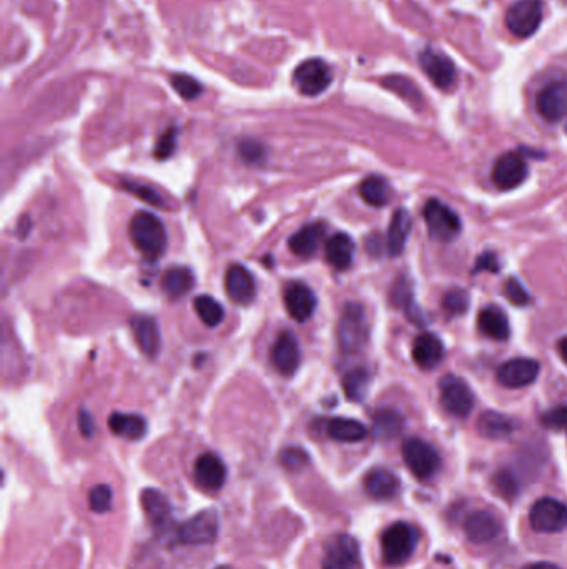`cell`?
<instances>
[{
    "instance_id": "5b68a950",
    "label": "cell",
    "mask_w": 567,
    "mask_h": 569,
    "mask_svg": "<svg viewBox=\"0 0 567 569\" xmlns=\"http://www.w3.org/2000/svg\"><path fill=\"white\" fill-rule=\"evenodd\" d=\"M439 398H441V405L449 415L462 420L471 415L475 407V397L471 388L456 375H446L441 378Z\"/></svg>"
},
{
    "instance_id": "9c48e42d",
    "label": "cell",
    "mask_w": 567,
    "mask_h": 569,
    "mask_svg": "<svg viewBox=\"0 0 567 569\" xmlns=\"http://www.w3.org/2000/svg\"><path fill=\"white\" fill-rule=\"evenodd\" d=\"M323 569H363L357 540L350 534H336L325 546Z\"/></svg>"
},
{
    "instance_id": "30bf717a",
    "label": "cell",
    "mask_w": 567,
    "mask_h": 569,
    "mask_svg": "<svg viewBox=\"0 0 567 569\" xmlns=\"http://www.w3.org/2000/svg\"><path fill=\"white\" fill-rule=\"evenodd\" d=\"M403 460L409 471L420 479L435 477L436 471L441 466L439 454L436 453L435 448L420 438H409L403 445Z\"/></svg>"
},
{
    "instance_id": "681fc988",
    "label": "cell",
    "mask_w": 567,
    "mask_h": 569,
    "mask_svg": "<svg viewBox=\"0 0 567 569\" xmlns=\"http://www.w3.org/2000/svg\"><path fill=\"white\" fill-rule=\"evenodd\" d=\"M524 569H561L557 565H553V563H546V561H542V563H532V565H529V566H526Z\"/></svg>"
},
{
    "instance_id": "3957f363",
    "label": "cell",
    "mask_w": 567,
    "mask_h": 569,
    "mask_svg": "<svg viewBox=\"0 0 567 569\" xmlns=\"http://www.w3.org/2000/svg\"><path fill=\"white\" fill-rule=\"evenodd\" d=\"M368 338V325L363 306L348 304L338 323V342L344 353H358Z\"/></svg>"
},
{
    "instance_id": "ab89813d",
    "label": "cell",
    "mask_w": 567,
    "mask_h": 569,
    "mask_svg": "<svg viewBox=\"0 0 567 569\" xmlns=\"http://www.w3.org/2000/svg\"><path fill=\"white\" fill-rule=\"evenodd\" d=\"M89 504L95 513H106L112 508V490L106 485H97L89 493Z\"/></svg>"
},
{
    "instance_id": "e0dca14e",
    "label": "cell",
    "mask_w": 567,
    "mask_h": 569,
    "mask_svg": "<svg viewBox=\"0 0 567 569\" xmlns=\"http://www.w3.org/2000/svg\"><path fill=\"white\" fill-rule=\"evenodd\" d=\"M283 298H285V306H287L288 315L300 323L310 320L317 310L318 300L315 291L300 281L290 283L285 290Z\"/></svg>"
},
{
    "instance_id": "f6af8a7d",
    "label": "cell",
    "mask_w": 567,
    "mask_h": 569,
    "mask_svg": "<svg viewBox=\"0 0 567 569\" xmlns=\"http://www.w3.org/2000/svg\"><path fill=\"white\" fill-rule=\"evenodd\" d=\"M542 423L553 430H563L567 428V407H557L555 410H549L542 416Z\"/></svg>"
},
{
    "instance_id": "816d5d0a",
    "label": "cell",
    "mask_w": 567,
    "mask_h": 569,
    "mask_svg": "<svg viewBox=\"0 0 567 569\" xmlns=\"http://www.w3.org/2000/svg\"><path fill=\"white\" fill-rule=\"evenodd\" d=\"M217 569H232V568H230V566H220V568H217Z\"/></svg>"
},
{
    "instance_id": "603a6c76",
    "label": "cell",
    "mask_w": 567,
    "mask_h": 569,
    "mask_svg": "<svg viewBox=\"0 0 567 569\" xmlns=\"http://www.w3.org/2000/svg\"><path fill=\"white\" fill-rule=\"evenodd\" d=\"M445 358V344L431 335L422 333L413 344V360L421 370H433Z\"/></svg>"
},
{
    "instance_id": "5bb4252c",
    "label": "cell",
    "mask_w": 567,
    "mask_h": 569,
    "mask_svg": "<svg viewBox=\"0 0 567 569\" xmlns=\"http://www.w3.org/2000/svg\"><path fill=\"white\" fill-rule=\"evenodd\" d=\"M270 360L283 376H291L296 373L302 361V353L298 340L291 331H281L278 335L277 342L270 352Z\"/></svg>"
},
{
    "instance_id": "bcb514c9",
    "label": "cell",
    "mask_w": 567,
    "mask_h": 569,
    "mask_svg": "<svg viewBox=\"0 0 567 569\" xmlns=\"http://www.w3.org/2000/svg\"><path fill=\"white\" fill-rule=\"evenodd\" d=\"M238 148H240V155L250 163H256L264 157V146L255 140H245L240 144Z\"/></svg>"
},
{
    "instance_id": "b9f144b4",
    "label": "cell",
    "mask_w": 567,
    "mask_h": 569,
    "mask_svg": "<svg viewBox=\"0 0 567 569\" xmlns=\"http://www.w3.org/2000/svg\"><path fill=\"white\" fill-rule=\"evenodd\" d=\"M504 295L506 298L513 304L517 306H524L531 302V295L528 290L521 285V281L516 279H508L504 283Z\"/></svg>"
},
{
    "instance_id": "7a4b0ae2",
    "label": "cell",
    "mask_w": 567,
    "mask_h": 569,
    "mask_svg": "<svg viewBox=\"0 0 567 569\" xmlns=\"http://www.w3.org/2000/svg\"><path fill=\"white\" fill-rule=\"evenodd\" d=\"M418 531L405 521L393 523L382 531V557L388 566H401L408 561L418 544Z\"/></svg>"
},
{
    "instance_id": "2e32d148",
    "label": "cell",
    "mask_w": 567,
    "mask_h": 569,
    "mask_svg": "<svg viewBox=\"0 0 567 569\" xmlns=\"http://www.w3.org/2000/svg\"><path fill=\"white\" fill-rule=\"evenodd\" d=\"M541 365L531 358H515L506 361L498 370V382L506 388H523L534 383L539 376Z\"/></svg>"
},
{
    "instance_id": "d590c367",
    "label": "cell",
    "mask_w": 567,
    "mask_h": 569,
    "mask_svg": "<svg viewBox=\"0 0 567 569\" xmlns=\"http://www.w3.org/2000/svg\"><path fill=\"white\" fill-rule=\"evenodd\" d=\"M382 85L390 91L401 95L405 100H408L409 104L418 106L421 104V92L418 91V87L414 85L413 80L408 77H401V75H393V77H386L382 80Z\"/></svg>"
},
{
    "instance_id": "f35d334b",
    "label": "cell",
    "mask_w": 567,
    "mask_h": 569,
    "mask_svg": "<svg viewBox=\"0 0 567 569\" xmlns=\"http://www.w3.org/2000/svg\"><path fill=\"white\" fill-rule=\"evenodd\" d=\"M122 186L129 194L135 195L137 199L144 200V202L154 205V207H165V200L161 199L159 192H155L154 188H150L148 186L137 184V182H123Z\"/></svg>"
},
{
    "instance_id": "9a60e30c",
    "label": "cell",
    "mask_w": 567,
    "mask_h": 569,
    "mask_svg": "<svg viewBox=\"0 0 567 569\" xmlns=\"http://www.w3.org/2000/svg\"><path fill=\"white\" fill-rule=\"evenodd\" d=\"M528 177V163L519 154L508 152L496 160L492 169V180L501 190H513L521 186Z\"/></svg>"
},
{
    "instance_id": "ac0fdd59",
    "label": "cell",
    "mask_w": 567,
    "mask_h": 569,
    "mask_svg": "<svg viewBox=\"0 0 567 569\" xmlns=\"http://www.w3.org/2000/svg\"><path fill=\"white\" fill-rule=\"evenodd\" d=\"M193 477L200 488L207 491L220 490L226 481V468L222 458L215 453H203L195 462Z\"/></svg>"
},
{
    "instance_id": "cb8c5ba5",
    "label": "cell",
    "mask_w": 567,
    "mask_h": 569,
    "mask_svg": "<svg viewBox=\"0 0 567 569\" xmlns=\"http://www.w3.org/2000/svg\"><path fill=\"white\" fill-rule=\"evenodd\" d=\"M365 490L371 498L386 502L396 496L399 490V479L386 468H373L365 477Z\"/></svg>"
},
{
    "instance_id": "44dd1931",
    "label": "cell",
    "mask_w": 567,
    "mask_h": 569,
    "mask_svg": "<svg viewBox=\"0 0 567 569\" xmlns=\"http://www.w3.org/2000/svg\"><path fill=\"white\" fill-rule=\"evenodd\" d=\"M140 503H142V508L146 513L150 525L155 530H167V526L170 525V518H172V506H170L169 498L161 491L146 488L140 494Z\"/></svg>"
},
{
    "instance_id": "74e56055",
    "label": "cell",
    "mask_w": 567,
    "mask_h": 569,
    "mask_svg": "<svg viewBox=\"0 0 567 569\" xmlns=\"http://www.w3.org/2000/svg\"><path fill=\"white\" fill-rule=\"evenodd\" d=\"M170 83H172V87L177 91V93L185 100H195L198 95L201 93L200 82H197L193 77H190V75H185V74H175L170 79Z\"/></svg>"
},
{
    "instance_id": "4dcf8cb0",
    "label": "cell",
    "mask_w": 567,
    "mask_h": 569,
    "mask_svg": "<svg viewBox=\"0 0 567 569\" xmlns=\"http://www.w3.org/2000/svg\"><path fill=\"white\" fill-rule=\"evenodd\" d=\"M515 430V420L496 411H486L477 420V431L491 439L509 437Z\"/></svg>"
},
{
    "instance_id": "ffe728a7",
    "label": "cell",
    "mask_w": 567,
    "mask_h": 569,
    "mask_svg": "<svg viewBox=\"0 0 567 569\" xmlns=\"http://www.w3.org/2000/svg\"><path fill=\"white\" fill-rule=\"evenodd\" d=\"M130 328L140 352L148 358L157 357L161 348V335L157 320L148 315H135L130 320Z\"/></svg>"
},
{
    "instance_id": "8d00e7d4",
    "label": "cell",
    "mask_w": 567,
    "mask_h": 569,
    "mask_svg": "<svg viewBox=\"0 0 567 569\" xmlns=\"http://www.w3.org/2000/svg\"><path fill=\"white\" fill-rule=\"evenodd\" d=\"M403 428V420L395 410H382L374 416V431L382 439L396 437Z\"/></svg>"
},
{
    "instance_id": "ba28073f",
    "label": "cell",
    "mask_w": 567,
    "mask_h": 569,
    "mask_svg": "<svg viewBox=\"0 0 567 569\" xmlns=\"http://www.w3.org/2000/svg\"><path fill=\"white\" fill-rule=\"evenodd\" d=\"M424 222L428 232L437 241L456 239L461 232V220L453 209L439 200H429L424 207Z\"/></svg>"
},
{
    "instance_id": "4316f807",
    "label": "cell",
    "mask_w": 567,
    "mask_h": 569,
    "mask_svg": "<svg viewBox=\"0 0 567 569\" xmlns=\"http://www.w3.org/2000/svg\"><path fill=\"white\" fill-rule=\"evenodd\" d=\"M411 226H413L411 215L405 209H398L391 217V222L388 226V235H386V249H388L390 255L398 257L403 253L405 245L408 241Z\"/></svg>"
},
{
    "instance_id": "7402d4cb",
    "label": "cell",
    "mask_w": 567,
    "mask_h": 569,
    "mask_svg": "<svg viewBox=\"0 0 567 569\" xmlns=\"http://www.w3.org/2000/svg\"><path fill=\"white\" fill-rule=\"evenodd\" d=\"M500 521L489 511H475L464 521V533L475 544H486L500 534Z\"/></svg>"
},
{
    "instance_id": "60d3db41",
    "label": "cell",
    "mask_w": 567,
    "mask_h": 569,
    "mask_svg": "<svg viewBox=\"0 0 567 569\" xmlns=\"http://www.w3.org/2000/svg\"><path fill=\"white\" fill-rule=\"evenodd\" d=\"M280 462L290 471H300L308 464L310 458H308V453L302 448L290 447L280 453Z\"/></svg>"
},
{
    "instance_id": "7dc6e473",
    "label": "cell",
    "mask_w": 567,
    "mask_h": 569,
    "mask_svg": "<svg viewBox=\"0 0 567 569\" xmlns=\"http://www.w3.org/2000/svg\"><path fill=\"white\" fill-rule=\"evenodd\" d=\"M483 270H488L492 273H496L500 270V264H498V258L494 253H484L479 257V260L476 264L475 273H479Z\"/></svg>"
},
{
    "instance_id": "277c9868",
    "label": "cell",
    "mask_w": 567,
    "mask_h": 569,
    "mask_svg": "<svg viewBox=\"0 0 567 569\" xmlns=\"http://www.w3.org/2000/svg\"><path fill=\"white\" fill-rule=\"evenodd\" d=\"M333 82L331 67L323 59L303 60L293 72V83L298 92L306 97H318L325 92Z\"/></svg>"
},
{
    "instance_id": "c3c4849f",
    "label": "cell",
    "mask_w": 567,
    "mask_h": 569,
    "mask_svg": "<svg viewBox=\"0 0 567 569\" xmlns=\"http://www.w3.org/2000/svg\"><path fill=\"white\" fill-rule=\"evenodd\" d=\"M79 428L82 435L85 438L93 437V433H95L93 416L89 413V410H85V408H82V410L79 411Z\"/></svg>"
},
{
    "instance_id": "52a82bcc",
    "label": "cell",
    "mask_w": 567,
    "mask_h": 569,
    "mask_svg": "<svg viewBox=\"0 0 567 569\" xmlns=\"http://www.w3.org/2000/svg\"><path fill=\"white\" fill-rule=\"evenodd\" d=\"M541 22V0H517L506 13L508 30L519 39H528L534 36L539 30Z\"/></svg>"
},
{
    "instance_id": "1f68e13d",
    "label": "cell",
    "mask_w": 567,
    "mask_h": 569,
    "mask_svg": "<svg viewBox=\"0 0 567 569\" xmlns=\"http://www.w3.org/2000/svg\"><path fill=\"white\" fill-rule=\"evenodd\" d=\"M327 433L331 439L340 443H358L363 441L368 430L363 423L350 418H333L327 423Z\"/></svg>"
},
{
    "instance_id": "f1b7e54d",
    "label": "cell",
    "mask_w": 567,
    "mask_h": 569,
    "mask_svg": "<svg viewBox=\"0 0 567 569\" xmlns=\"http://www.w3.org/2000/svg\"><path fill=\"white\" fill-rule=\"evenodd\" d=\"M195 287V275L186 266H172L161 277V290L173 300L182 298Z\"/></svg>"
},
{
    "instance_id": "484cf974",
    "label": "cell",
    "mask_w": 567,
    "mask_h": 569,
    "mask_svg": "<svg viewBox=\"0 0 567 569\" xmlns=\"http://www.w3.org/2000/svg\"><path fill=\"white\" fill-rule=\"evenodd\" d=\"M355 241L346 233H335L325 243V258L333 268L346 270L353 264Z\"/></svg>"
},
{
    "instance_id": "4fadbf2b",
    "label": "cell",
    "mask_w": 567,
    "mask_h": 569,
    "mask_svg": "<svg viewBox=\"0 0 567 569\" xmlns=\"http://www.w3.org/2000/svg\"><path fill=\"white\" fill-rule=\"evenodd\" d=\"M536 108L546 122L567 117V80H555L544 85L536 97Z\"/></svg>"
},
{
    "instance_id": "e575fe53",
    "label": "cell",
    "mask_w": 567,
    "mask_h": 569,
    "mask_svg": "<svg viewBox=\"0 0 567 569\" xmlns=\"http://www.w3.org/2000/svg\"><path fill=\"white\" fill-rule=\"evenodd\" d=\"M370 388V373L365 368L348 371L343 378V390L351 401H361Z\"/></svg>"
},
{
    "instance_id": "f546056e",
    "label": "cell",
    "mask_w": 567,
    "mask_h": 569,
    "mask_svg": "<svg viewBox=\"0 0 567 569\" xmlns=\"http://www.w3.org/2000/svg\"><path fill=\"white\" fill-rule=\"evenodd\" d=\"M477 325H479V330L483 331L486 336L492 338V340H500V342L508 340L509 333H511L508 317L498 306H488V308L481 310V313L477 317Z\"/></svg>"
},
{
    "instance_id": "836d02e7",
    "label": "cell",
    "mask_w": 567,
    "mask_h": 569,
    "mask_svg": "<svg viewBox=\"0 0 567 569\" xmlns=\"http://www.w3.org/2000/svg\"><path fill=\"white\" fill-rule=\"evenodd\" d=\"M193 308H195L197 317L210 328L218 327L224 321V306L210 295H200V296H197L193 300Z\"/></svg>"
},
{
    "instance_id": "d6986e66",
    "label": "cell",
    "mask_w": 567,
    "mask_h": 569,
    "mask_svg": "<svg viewBox=\"0 0 567 569\" xmlns=\"http://www.w3.org/2000/svg\"><path fill=\"white\" fill-rule=\"evenodd\" d=\"M224 290L230 300L237 304H248L255 298V279L243 265H232L224 275Z\"/></svg>"
},
{
    "instance_id": "f5cc1de1",
    "label": "cell",
    "mask_w": 567,
    "mask_h": 569,
    "mask_svg": "<svg viewBox=\"0 0 567 569\" xmlns=\"http://www.w3.org/2000/svg\"><path fill=\"white\" fill-rule=\"evenodd\" d=\"M564 2H566V4H567V0H564Z\"/></svg>"
},
{
    "instance_id": "d4e9b609",
    "label": "cell",
    "mask_w": 567,
    "mask_h": 569,
    "mask_svg": "<svg viewBox=\"0 0 567 569\" xmlns=\"http://www.w3.org/2000/svg\"><path fill=\"white\" fill-rule=\"evenodd\" d=\"M325 232H327L325 224H310V225L300 228L288 240L291 252L300 258H310L319 249L323 237H325Z\"/></svg>"
},
{
    "instance_id": "6da1fadb",
    "label": "cell",
    "mask_w": 567,
    "mask_h": 569,
    "mask_svg": "<svg viewBox=\"0 0 567 569\" xmlns=\"http://www.w3.org/2000/svg\"><path fill=\"white\" fill-rule=\"evenodd\" d=\"M129 233L135 249L152 260L163 255L169 243L165 226L160 222V218L148 212H138L133 215Z\"/></svg>"
},
{
    "instance_id": "7c38bea8",
    "label": "cell",
    "mask_w": 567,
    "mask_h": 569,
    "mask_svg": "<svg viewBox=\"0 0 567 569\" xmlns=\"http://www.w3.org/2000/svg\"><path fill=\"white\" fill-rule=\"evenodd\" d=\"M420 62H421L424 74L437 89L451 91L456 85L458 70L448 55L433 51V49H426L420 53Z\"/></svg>"
},
{
    "instance_id": "f907efd6",
    "label": "cell",
    "mask_w": 567,
    "mask_h": 569,
    "mask_svg": "<svg viewBox=\"0 0 567 569\" xmlns=\"http://www.w3.org/2000/svg\"><path fill=\"white\" fill-rule=\"evenodd\" d=\"M559 353H561V358L566 361L567 365V336L559 342Z\"/></svg>"
},
{
    "instance_id": "8fae6325",
    "label": "cell",
    "mask_w": 567,
    "mask_h": 569,
    "mask_svg": "<svg viewBox=\"0 0 567 569\" xmlns=\"http://www.w3.org/2000/svg\"><path fill=\"white\" fill-rule=\"evenodd\" d=\"M175 533V541L185 544H210L218 534V515L215 510H205L180 525Z\"/></svg>"
},
{
    "instance_id": "d6a6232c",
    "label": "cell",
    "mask_w": 567,
    "mask_h": 569,
    "mask_svg": "<svg viewBox=\"0 0 567 569\" xmlns=\"http://www.w3.org/2000/svg\"><path fill=\"white\" fill-rule=\"evenodd\" d=\"M359 195L371 207H384L391 199V188L382 177H368L359 186Z\"/></svg>"
},
{
    "instance_id": "8992f818",
    "label": "cell",
    "mask_w": 567,
    "mask_h": 569,
    "mask_svg": "<svg viewBox=\"0 0 567 569\" xmlns=\"http://www.w3.org/2000/svg\"><path fill=\"white\" fill-rule=\"evenodd\" d=\"M531 528L542 534H555L567 528V504L555 498H541L529 511Z\"/></svg>"
},
{
    "instance_id": "ee69618b",
    "label": "cell",
    "mask_w": 567,
    "mask_h": 569,
    "mask_svg": "<svg viewBox=\"0 0 567 569\" xmlns=\"http://www.w3.org/2000/svg\"><path fill=\"white\" fill-rule=\"evenodd\" d=\"M178 140L177 127H170L167 132L160 137L159 144L155 146V157L159 160H167L173 155Z\"/></svg>"
},
{
    "instance_id": "7bdbcfd3",
    "label": "cell",
    "mask_w": 567,
    "mask_h": 569,
    "mask_svg": "<svg viewBox=\"0 0 567 569\" xmlns=\"http://www.w3.org/2000/svg\"><path fill=\"white\" fill-rule=\"evenodd\" d=\"M443 304L451 315H461L469 306V296L466 291L451 290L446 293Z\"/></svg>"
},
{
    "instance_id": "83f0119b",
    "label": "cell",
    "mask_w": 567,
    "mask_h": 569,
    "mask_svg": "<svg viewBox=\"0 0 567 569\" xmlns=\"http://www.w3.org/2000/svg\"><path fill=\"white\" fill-rule=\"evenodd\" d=\"M108 426L114 435L130 441L142 439L146 433V422L144 416L133 415V413H114L108 418Z\"/></svg>"
}]
</instances>
